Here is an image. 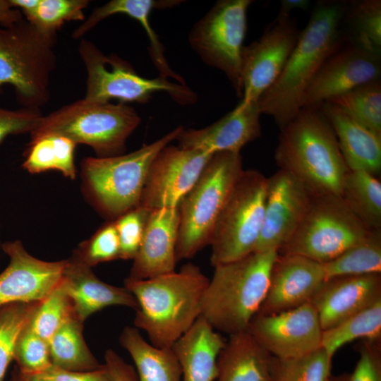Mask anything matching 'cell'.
<instances>
[{"label": "cell", "mask_w": 381, "mask_h": 381, "mask_svg": "<svg viewBox=\"0 0 381 381\" xmlns=\"http://www.w3.org/2000/svg\"><path fill=\"white\" fill-rule=\"evenodd\" d=\"M347 4L332 0L316 3L281 75L258 99L261 114L272 116L280 129L302 109L309 84L344 42L343 20Z\"/></svg>", "instance_id": "1"}, {"label": "cell", "mask_w": 381, "mask_h": 381, "mask_svg": "<svg viewBox=\"0 0 381 381\" xmlns=\"http://www.w3.org/2000/svg\"><path fill=\"white\" fill-rule=\"evenodd\" d=\"M209 279L191 262L178 272L150 279L127 277L124 286L138 303L135 327L147 333L153 346L171 348L200 316L201 301Z\"/></svg>", "instance_id": "2"}, {"label": "cell", "mask_w": 381, "mask_h": 381, "mask_svg": "<svg viewBox=\"0 0 381 381\" xmlns=\"http://www.w3.org/2000/svg\"><path fill=\"white\" fill-rule=\"evenodd\" d=\"M280 131L274 152L279 169L294 176L313 194L341 196L350 170L321 107H303Z\"/></svg>", "instance_id": "3"}, {"label": "cell", "mask_w": 381, "mask_h": 381, "mask_svg": "<svg viewBox=\"0 0 381 381\" xmlns=\"http://www.w3.org/2000/svg\"><path fill=\"white\" fill-rule=\"evenodd\" d=\"M277 250L253 252L218 265L204 292L200 316L229 335L247 330L267 294Z\"/></svg>", "instance_id": "4"}, {"label": "cell", "mask_w": 381, "mask_h": 381, "mask_svg": "<svg viewBox=\"0 0 381 381\" xmlns=\"http://www.w3.org/2000/svg\"><path fill=\"white\" fill-rule=\"evenodd\" d=\"M135 110L125 103L97 102L85 98L42 116L30 140L46 135L66 137L90 146L98 157L122 155L128 137L140 123Z\"/></svg>", "instance_id": "5"}, {"label": "cell", "mask_w": 381, "mask_h": 381, "mask_svg": "<svg viewBox=\"0 0 381 381\" xmlns=\"http://www.w3.org/2000/svg\"><path fill=\"white\" fill-rule=\"evenodd\" d=\"M243 171L240 153L219 152L211 157L178 206L177 261L192 258L210 245L218 217Z\"/></svg>", "instance_id": "6"}, {"label": "cell", "mask_w": 381, "mask_h": 381, "mask_svg": "<svg viewBox=\"0 0 381 381\" xmlns=\"http://www.w3.org/2000/svg\"><path fill=\"white\" fill-rule=\"evenodd\" d=\"M55 42L25 18L0 26V88L11 85L22 107L40 109L49 102L56 66Z\"/></svg>", "instance_id": "7"}, {"label": "cell", "mask_w": 381, "mask_h": 381, "mask_svg": "<svg viewBox=\"0 0 381 381\" xmlns=\"http://www.w3.org/2000/svg\"><path fill=\"white\" fill-rule=\"evenodd\" d=\"M183 128L179 126L128 154L87 157L83 161L84 182L102 213L116 219L138 207L153 159L162 149L176 140Z\"/></svg>", "instance_id": "8"}, {"label": "cell", "mask_w": 381, "mask_h": 381, "mask_svg": "<svg viewBox=\"0 0 381 381\" xmlns=\"http://www.w3.org/2000/svg\"><path fill=\"white\" fill-rule=\"evenodd\" d=\"M369 231L341 196L313 194L296 230L278 253L325 263L361 241Z\"/></svg>", "instance_id": "9"}, {"label": "cell", "mask_w": 381, "mask_h": 381, "mask_svg": "<svg viewBox=\"0 0 381 381\" xmlns=\"http://www.w3.org/2000/svg\"><path fill=\"white\" fill-rule=\"evenodd\" d=\"M78 51L86 74L85 99L97 102L147 103L157 92H165L181 104H193L196 94L186 85L158 76L146 78L115 54L105 55L93 42L80 39Z\"/></svg>", "instance_id": "10"}, {"label": "cell", "mask_w": 381, "mask_h": 381, "mask_svg": "<svg viewBox=\"0 0 381 381\" xmlns=\"http://www.w3.org/2000/svg\"><path fill=\"white\" fill-rule=\"evenodd\" d=\"M267 178L244 170L236 181L214 225L210 239L213 267L254 252L262 228Z\"/></svg>", "instance_id": "11"}, {"label": "cell", "mask_w": 381, "mask_h": 381, "mask_svg": "<svg viewBox=\"0 0 381 381\" xmlns=\"http://www.w3.org/2000/svg\"><path fill=\"white\" fill-rule=\"evenodd\" d=\"M251 0H221L192 28L191 48L207 65L222 71L242 98L241 73L247 11Z\"/></svg>", "instance_id": "12"}, {"label": "cell", "mask_w": 381, "mask_h": 381, "mask_svg": "<svg viewBox=\"0 0 381 381\" xmlns=\"http://www.w3.org/2000/svg\"><path fill=\"white\" fill-rule=\"evenodd\" d=\"M301 31L290 16L278 15L262 35L241 53L243 95L236 106L243 108L257 102L281 75Z\"/></svg>", "instance_id": "13"}, {"label": "cell", "mask_w": 381, "mask_h": 381, "mask_svg": "<svg viewBox=\"0 0 381 381\" xmlns=\"http://www.w3.org/2000/svg\"><path fill=\"white\" fill-rule=\"evenodd\" d=\"M247 330L279 359L300 357L321 348L322 329L310 302L274 314H256Z\"/></svg>", "instance_id": "14"}, {"label": "cell", "mask_w": 381, "mask_h": 381, "mask_svg": "<svg viewBox=\"0 0 381 381\" xmlns=\"http://www.w3.org/2000/svg\"><path fill=\"white\" fill-rule=\"evenodd\" d=\"M213 155L168 145L153 159L138 206L177 207Z\"/></svg>", "instance_id": "15"}, {"label": "cell", "mask_w": 381, "mask_h": 381, "mask_svg": "<svg viewBox=\"0 0 381 381\" xmlns=\"http://www.w3.org/2000/svg\"><path fill=\"white\" fill-rule=\"evenodd\" d=\"M380 75L381 54L344 39L309 84L303 96V107L320 106L357 87L380 80Z\"/></svg>", "instance_id": "16"}, {"label": "cell", "mask_w": 381, "mask_h": 381, "mask_svg": "<svg viewBox=\"0 0 381 381\" xmlns=\"http://www.w3.org/2000/svg\"><path fill=\"white\" fill-rule=\"evenodd\" d=\"M312 195L284 170L267 178L263 224L254 252L278 251L296 230Z\"/></svg>", "instance_id": "17"}, {"label": "cell", "mask_w": 381, "mask_h": 381, "mask_svg": "<svg viewBox=\"0 0 381 381\" xmlns=\"http://www.w3.org/2000/svg\"><path fill=\"white\" fill-rule=\"evenodd\" d=\"M1 248L9 263L0 274V308L39 303L59 283L66 260L47 262L36 258L19 240L6 241Z\"/></svg>", "instance_id": "18"}, {"label": "cell", "mask_w": 381, "mask_h": 381, "mask_svg": "<svg viewBox=\"0 0 381 381\" xmlns=\"http://www.w3.org/2000/svg\"><path fill=\"white\" fill-rule=\"evenodd\" d=\"M325 280L322 263L298 255L278 253L257 314H274L310 302Z\"/></svg>", "instance_id": "19"}, {"label": "cell", "mask_w": 381, "mask_h": 381, "mask_svg": "<svg viewBox=\"0 0 381 381\" xmlns=\"http://www.w3.org/2000/svg\"><path fill=\"white\" fill-rule=\"evenodd\" d=\"M380 299L381 274H368L327 279L310 302L325 330Z\"/></svg>", "instance_id": "20"}, {"label": "cell", "mask_w": 381, "mask_h": 381, "mask_svg": "<svg viewBox=\"0 0 381 381\" xmlns=\"http://www.w3.org/2000/svg\"><path fill=\"white\" fill-rule=\"evenodd\" d=\"M261 114L257 102L243 108L236 107L205 128H183L176 138L178 146L212 155L225 152L240 153L246 144L260 136Z\"/></svg>", "instance_id": "21"}, {"label": "cell", "mask_w": 381, "mask_h": 381, "mask_svg": "<svg viewBox=\"0 0 381 381\" xmlns=\"http://www.w3.org/2000/svg\"><path fill=\"white\" fill-rule=\"evenodd\" d=\"M179 226L178 207L150 211L128 278L146 279L175 271Z\"/></svg>", "instance_id": "22"}, {"label": "cell", "mask_w": 381, "mask_h": 381, "mask_svg": "<svg viewBox=\"0 0 381 381\" xmlns=\"http://www.w3.org/2000/svg\"><path fill=\"white\" fill-rule=\"evenodd\" d=\"M61 283L72 303L75 317L83 322L109 306H121L135 310L138 308L135 297L125 286L100 280L75 253L66 260Z\"/></svg>", "instance_id": "23"}, {"label": "cell", "mask_w": 381, "mask_h": 381, "mask_svg": "<svg viewBox=\"0 0 381 381\" xmlns=\"http://www.w3.org/2000/svg\"><path fill=\"white\" fill-rule=\"evenodd\" d=\"M320 107L333 128L349 170L363 171L377 177L381 171V135L331 102H325Z\"/></svg>", "instance_id": "24"}, {"label": "cell", "mask_w": 381, "mask_h": 381, "mask_svg": "<svg viewBox=\"0 0 381 381\" xmlns=\"http://www.w3.org/2000/svg\"><path fill=\"white\" fill-rule=\"evenodd\" d=\"M225 343L222 335L200 316L171 347L182 381H215L217 358Z\"/></svg>", "instance_id": "25"}, {"label": "cell", "mask_w": 381, "mask_h": 381, "mask_svg": "<svg viewBox=\"0 0 381 381\" xmlns=\"http://www.w3.org/2000/svg\"><path fill=\"white\" fill-rule=\"evenodd\" d=\"M275 358L248 330L231 334L218 356L215 381H274Z\"/></svg>", "instance_id": "26"}, {"label": "cell", "mask_w": 381, "mask_h": 381, "mask_svg": "<svg viewBox=\"0 0 381 381\" xmlns=\"http://www.w3.org/2000/svg\"><path fill=\"white\" fill-rule=\"evenodd\" d=\"M181 1L175 0H111L92 11L82 24V28L89 32L104 18L117 13L125 14L140 23L150 40L149 52L151 59L159 72V76L171 78L178 83L186 85L185 80L169 66L164 47L150 23V16L156 8H172Z\"/></svg>", "instance_id": "27"}, {"label": "cell", "mask_w": 381, "mask_h": 381, "mask_svg": "<svg viewBox=\"0 0 381 381\" xmlns=\"http://www.w3.org/2000/svg\"><path fill=\"white\" fill-rule=\"evenodd\" d=\"M119 341L133 359L138 381H182L181 366L171 348L153 346L133 327L123 329Z\"/></svg>", "instance_id": "28"}, {"label": "cell", "mask_w": 381, "mask_h": 381, "mask_svg": "<svg viewBox=\"0 0 381 381\" xmlns=\"http://www.w3.org/2000/svg\"><path fill=\"white\" fill-rule=\"evenodd\" d=\"M25 19L44 35L56 39L66 22L85 20L88 0H10Z\"/></svg>", "instance_id": "29"}, {"label": "cell", "mask_w": 381, "mask_h": 381, "mask_svg": "<svg viewBox=\"0 0 381 381\" xmlns=\"http://www.w3.org/2000/svg\"><path fill=\"white\" fill-rule=\"evenodd\" d=\"M83 323L73 315L49 340L52 365L70 371L92 370L102 365L85 341Z\"/></svg>", "instance_id": "30"}, {"label": "cell", "mask_w": 381, "mask_h": 381, "mask_svg": "<svg viewBox=\"0 0 381 381\" xmlns=\"http://www.w3.org/2000/svg\"><path fill=\"white\" fill-rule=\"evenodd\" d=\"M341 197L368 230L381 229V183L377 177L363 171H349Z\"/></svg>", "instance_id": "31"}, {"label": "cell", "mask_w": 381, "mask_h": 381, "mask_svg": "<svg viewBox=\"0 0 381 381\" xmlns=\"http://www.w3.org/2000/svg\"><path fill=\"white\" fill-rule=\"evenodd\" d=\"M76 145L71 139L59 135H46L31 140L23 167L32 174L57 170L66 177L74 179Z\"/></svg>", "instance_id": "32"}, {"label": "cell", "mask_w": 381, "mask_h": 381, "mask_svg": "<svg viewBox=\"0 0 381 381\" xmlns=\"http://www.w3.org/2000/svg\"><path fill=\"white\" fill-rule=\"evenodd\" d=\"M380 338L381 299L334 327L322 330L321 347L333 358L341 346L353 340L377 341Z\"/></svg>", "instance_id": "33"}, {"label": "cell", "mask_w": 381, "mask_h": 381, "mask_svg": "<svg viewBox=\"0 0 381 381\" xmlns=\"http://www.w3.org/2000/svg\"><path fill=\"white\" fill-rule=\"evenodd\" d=\"M343 29L346 41L381 54V1L363 0L348 3Z\"/></svg>", "instance_id": "34"}, {"label": "cell", "mask_w": 381, "mask_h": 381, "mask_svg": "<svg viewBox=\"0 0 381 381\" xmlns=\"http://www.w3.org/2000/svg\"><path fill=\"white\" fill-rule=\"evenodd\" d=\"M322 264L325 279L339 276L381 274V229L369 231L361 241Z\"/></svg>", "instance_id": "35"}, {"label": "cell", "mask_w": 381, "mask_h": 381, "mask_svg": "<svg viewBox=\"0 0 381 381\" xmlns=\"http://www.w3.org/2000/svg\"><path fill=\"white\" fill-rule=\"evenodd\" d=\"M378 135H381V82L357 87L329 101Z\"/></svg>", "instance_id": "36"}, {"label": "cell", "mask_w": 381, "mask_h": 381, "mask_svg": "<svg viewBox=\"0 0 381 381\" xmlns=\"http://www.w3.org/2000/svg\"><path fill=\"white\" fill-rule=\"evenodd\" d=\"M332 358L322 347L300 357L276 358L274 381H331Z\"/></svg>", "instance_id": "37"}, {"label": "cell", "mask_w": 381, "mask_h": 381, "mask_svg": "<svg viewBox=\"0 0 381 381\" xmlns=\"http://www.w3.org/2000/svg\"><path fill=\"white\" fill-rule=\"evenodd\" d=\"M73 315L72 303L60 280L58 285L37 303L29 325L37 334L48 342L65 322Z\"/></svg>", "instance_id": "38"}, {"label": "cell", "mask_w": 381, "mask_h": 381, "mask_svg": "<svg viewBox=\"0 0 381 381\" xmlns=\"http://www.w3.org/2000/svg\"><path fill=\"white\" fill-rule=\"evenodd\" d=\"M13 360L25 375H41L52 366L48 342L31 329L29 322L17 336Z\"/></svg>", "instance_id": "39"}, {"label": "cell", "mask_w": 381, "mask_h": 381, "mask_svg": "<svg viewBox=\"0 0 381 381\" xmlns=\"http://www.w3.org/2000/svg\"><path fill=\"white\" fill-rule=\"evenodd\" d=\"M37 304L18 303L0 308V381L13 361L17 336L30 321Z\"/></svg>", "instance_id": "40"}, {"label": "cell", "mask_w": 381, "mask_h": 381, "mask_svg": "<svg viewBox=\"0 0 381 381\" xmlns=\"http://www.w3.org/2000/svg\"><path fill=\"white\" fill-rule=\"evenodd\" d=\"M90 267L120 258V245L114 222L102 226L75 252Z\"/></svg>", "instance_id": "41"}, {"label": "cell", "mask_w": 381, "mask_h": 381, "mask_svg": "<svg viewBox=\"0 0 381 381\" xmlns=\"http://www.w3.org/2000/svg\"><path fill=\"white\" fill-rule=\"evenodd\" d=\"M150 211L141 207L117 217L114 222L120 245V259L133 260L140 246Z\"/></svg>", "instance_id": "42"}, {"label": "cell", "mask_w": 381, "mask_h": 381, "mask_svg": "<svg viewBox=\"0 0 381 381\" xmlns=\"http://www.w3.org/2000/svg\"><path fill=\"white\" fill-rule=\"evenodd\" d=\"M42 116L40 109L25 107L8 109L0 107V143L11 135L30 133Z\"/></svg>", "instance_id": "43"}, {"label": "cell", "mask_w": 381, "mask_h": 381, "mask_svg": "<svg viewBox=\"0 0 381 381\" xmlns=\"http://www.w3.org/2000/svg\"><path fill=\"white\" fill-rule=\"evenodd\" d=\"M349 381H381L380 341L365 340L359 349V358Z\"/></svg>", "instance_id": "44"}, {"label": "cell", "mask_w": 381, "mask_h": 381, "mask_svg": "<svg viewBox=\"0 0 381 381\" xmlns=\"http://www.w3.org/2000/svg\"><path fill=\"white\" fill-rule=\"evenodd\" d=\"M41 375L50 381H114L105 365L87 371H70L52 365Z\"/></svg>", "instance_id": "45"}, {"label": "cell", "mask_w": 381, "mask_h": 381, "mask_svg": "<svg viewBox=\"0 0 381 381\" xmlns=\"http://www.w3.org/2000/svg\"><path fill=\"white\" fill-rule=\"evenodd\" d=\"M104 365L109 371L114 381H138L134 368L128 364L112 349H108L104 354Z\"/></svg>", "instance_id": "46"}, {"label": "cell", "mask_w": 381, "mask_h": 381, "mask_svg": "<svg viewBox=\"0 0 381 381\" xmlns=\"http://www.w3.org/2000/svg\"><path fill=\"white\" fill-rule=\"evenodd\" d=\"M22 12L10 0H0V26H8L23 19Z\"/></svg>", "instance_id": "47"}, {"label": "cell", "mask_w": 381, "mask_h": 381, "mask_svg": "<svg viewBox=\"0 0 381 381\" xmlns=\"http://www.w3.org/2000/svg\"><path fill=\"white\" fill-rule=\"evenodd\" d=\"M308 0H282L278 15L290 16L294 10H306L310 6Z\"/></svg>", "instance_id": "48"}, {"label": "cell", "mask_w": 381, "mask_h": 381, "mask_svg": "<svg viewBox=\"0 0 381 381\" xmlns=\"http://www.w3.org/2000/svg\"><path fill=\"white\" fill-rule=\"evenodd\" d=\"M10 381H50L41 375H25L17 368L12 373Z\"/></svg>", "instance_id": "49"}, {"label": "cell", "mask_w": 381, "mask_h": 381, "mask_svg": "<svg viewBox=\"0 0 381 381\" xmlns=\"http://www.w3.org/2000/svg\"><path fill=\"white\" fill-rule=\"evenodd\" d=\"M331 381H349V374H341L338 376L332 377Z\"/></svg>", "instance_id": "50"}]
</instances>
